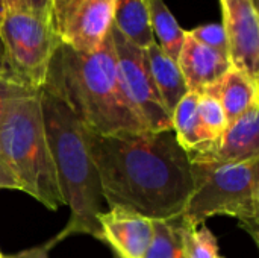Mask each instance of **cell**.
Instances as JSON below:
<instances>
[{"instance_id":"6da1fadb","label":"cell","mask_w":259,"mask_h":258,"mask_svg":"<svg viewBox=\"0 0 259 258\" xmlns=\"http://www.w3.org/2000/svg\"><path fill=\"white\" fill-rule=\"evenodd\" d=\"M85 138L109 208L150 220L182 216L194 181L190 155L173 131L100 135L85 128Z\"/></svg>"},{"instance_id":"7a4b0ae2","label":"cell","mask_w":259,"mask_h":258,"mask_svg":"<svg viewBox=\"0 0 259 258\" xmlns=\"http://www.w3.org/2000/svg\"><path fill=\"white\" fill-rule=\"evenodd\" d=\"M42 88L61 97L80 123L100 135L149 131L120 79L111 30L93 53L59 44Z\"/></svg>"},{"instance_id":"2e32d148","label":"cell","mask_w":259,"mask_h":258,"mask_svg":"<svg viewBox=\"0 0 259 258\" xmlns=\"http://www.w3.org/2000/svg\"><path fill=\"white\" fill-rule=\"evenodd\" d=\"M199 99L200 94L188 91L171 114V129L188 154L209 143L199 117Z\"/></svg>"},{"instance_id":"277c9868","label":"cell","mask_w":259,"mask_h":258,"mask_svg":"<svg viewBox=\"0 0 259 258\" xmlns=\"http://www.w3.org/2000/svg\"><path fill=\"white\" fill-rule=\"evenodd\" d=\"M0 160L20 190L50 211L64 205L55 164L46 138L39 93L14 100L0 122Z\"/></svg>"},{"instance_id":"8fae6325","label":"cell","mask_w":259,"mask_h":258,"mask_svg":"<svg viewBox=\"0 0 259 258\" xmlns=\"http://www.w3.org/2000/svg\"><path fill=\"white\" fill-rule=\"evenodd\" d=\"M102 242L108 243L115 257L144 258L152 240V220L124 208L114 207L100 213Z\"/></svg>"},{"instance_id":"44dd1931","label":"cell","mask_w":259,"mask_h":258,"mask_svg":"<svg viewBox=\"0 0 259 258\" xmlns=\"http://www.w3.org/2000/svg\"><path fill=\"white\" fill-rule=\"evenodd\" d=\"M39 90H33L17 79H14L8 73L0 75V122L3 120L9 105L17 99H24L38 94Z\"/></svg>"},{"instance_id":"e0dca14e","label":"cell","mask_w":259,"mask_h":258,"mask_svg":"<svg viewBox=\"0 0 259 258\" xmlns=\"http://www.w3.org/2000/svg\"><path fill=\"white\" fill-rule=\"evenodd\" d=\"M146 5L156 44L167 56L178 62L185 40V30L179 26L164 0H146Z\"/></svg>"},{"instance_id":"ac0fdd59","label":"cell","mask_w":259,"mask_h":258,"mask_svg":"<svg viewBox=\"0 0 259 258\" xmlns=\"http://www.w3.org/2000/svg\"><path fill=\"white\" fill-rule=\"evenodd\" d=\"M152 240L144 258H185L181 239V216L173 220H152Z\"/></svg>"},{"instance_id":"f1b7e54d","label":"cell","mask_w":259,"mask_h":258,"mask_svg":"<svg viewBox=\"0 0 259 258\" xmlns=\"http://www.w3.org/2000/svg\"><path fill=\"white\" fill-rule=\"evenodd\" d=\"M252 2H253V3H255V5H256V0H252Z\"/></svg>"},{"instance_id":"30bf717a","label":"cell","mask_w":259,"mask_h":258,"mask_svg":"<svg viewBox=\"0 0 259 258\" xmlns=\"http://www.w3.org/2000/svg\"><path fill=\"white\" fill-rule=\"evenodd\" d=\"M188 155L200 163H241L259 157V103L231 123L217 141Z\"/></svg>"},{"instance_id":"ba28073f","label":"cell","mask_w":259,"mask_h":258,"mask_svg":"<svg viewBox=\"0 0 259 258\" xmlns=\"http://www.w3.org/2000/svg\"><path fill=\"white\" fill-rule=\"evenodd\" d=\"M117 0H52V21L62 44L96 52L112 27Z\"/></svg>"},{"instance_id":"4316f807","label":"cell","mask_w":259,"mask_h":258,"mask_svg":"<svg viewBox=\"0 0 259 258\" xmlns=\"http://www.w3.org/2000/svg\"><path fill=\"white\" fill-rule=\"evenodd\" d=\"M3 15H5V2L0 0V23H2V20H3Z\"/></svg>"},{"instance_id":"d6986e66","label":"cell","mask_w":259,"mask_h":258,"mask_svg":"<svg viewBox=\"0 0 259 258\" xmlns=\"http://www.w3.org/2000/svg\"><path fill=\"white\" fill-rule=\"evenodd\" d=\"M181 239L185 258H225L217 237L205 224L194 227L181 216Z\"/></svg>"},{"instance_id":"cb8c5ba5","label":"cell","mask_w":259,"mask_h":258,"mask_svg":"<svg viewBox=\"0 0 259 258\" xmlns=\"http://www.w3.org/2000/svg\"><path fill=\"white\" fill-rule=\"evenodd\" d=\"M0 189H8V190H20V186L11 170L6 167V164L0 160Z\"/></svg>"},{"instance_id":"4fadbf2b","label":"cell","mask_w":259,"mask_h":258,"mask_svg":"<svg viewBox=\"0 0 259 258\" xmlns=\"http://www.w3.org/2000/svg\"><path fill=\"white\" fill-rule=\"evenodd\" d=\"M258 82L246 73L231 67L220 82L208 90L219 99L226 114L228 125L234 123L253 105L259 103Z\"/></svg>"},{"instance_id":"3957f363","label":"cell","mask_w":259,"mask_h":258,"mask_svg":"<svg viewBox=\"0 0 259 258\" xmlns=\"http://www.w3.org/2000/svg\"><path fill=\"white\" fill-rule=\"evenodd\" d=\"M39 105L59 192L64 205L70 208L68 224L50 243L55 246L71 234H87L102 240L99 216L103 195L85 128L70 106L46 88L39 90Z\"/></svg>"},{"instance_id":"484cf974","label":"cell","mask_w":259,"mask_h":258,"mask_svg":"<svg viewBox=\"0 0 259 258\" xmlns=\"http://www.w3.org/2000/svg\"><path fill=\"white\" fill-rule=\"evenodd\" d=\"M2 73H8V65H6V58H5V47H3V43L0 38V75Z\"/></svg>"},{"instance_id":"7c38bea8","label":"cell","mask_w":259,"mask_h":258,"mask_svg":"<svg viewBox=\"0 0 259 258\" xmlns=\"http://www.w3.org/2000/svg\"><path fill=\"white\" fill-rule=\"evenodd\" d=\"M178 65L191 93L203 94L220 82L232 67L229 55L200 44L185 32V40L178 58Z\"/></svg>"},{"instance_id":"ffe728a7","label":"cell","mask_w":259,"mask_h":258,"mask_svg":"<svg viewBox=\"0 0 259 258\" xmlns=\"http://www.w3.org/2000/svg\"><path fill=\"white\" fill-rule=\"evenodd\" d=\"M199 117H200L203 131H205L209 143L217 141L223 135L226 128L229 126L226 114H225L219 99L209 91L200 94V99H199Z\"/></svg>"},{"instance_id":"d4e9b609","label":"cell","mask_w":259,"mask_h":258,"mask_svg":"<svg viewBox=\"0 0 259 258\" xmlns=\"http://www.w3.org/2000/svg\"><path fill=\"white\" fill-rule=\"evenodd\" d=\"M53 245L49 243L47 246H39V248H33V249H27L23 251L17 255H3V258H47V251L52 248Z\"/></svg>"},{"instance_id":"5b68a950","label":"cell","mask_w":259,"mask_h":258,"mask_svg":"<svg viewBox=\"0 0 259 258\" xmlns=\"http://www.w3.org/2000/svg\"><path fill=\"white\" fill-rule=\"evenodd\" d=\"M194 189L184 219L197 227L214 216H231L258 243L259 157L241 163L191 161Z\"/></svg>"},{"instance_id":"603a6c76","label":"cell","mask_w":259,"mask_h":258,"mask_svg":"<svg viewBox=\"0 0 259 258\" xmlns=\"http://www.w3.org/2000/svg\"><path fill=\"white\" fill-rule=\"evenodd\" d=\"M3 2H5V9L26 11L52 20V0H3Z\"/></svg>"},{"instance_id":"83f0119b","label":"cell","mask_w":259,"mask_h":258,"mask_svg":"<svg viewBox=\"0 0 259 258\" xmlns=\"http://www.w3.org/2000/svg\"><path fill=\"white\" fill-rule=\"evenodd\" d=\"M0 258H3V254H2V252H0Z\"/></svg>"},{"instance_id":"52a82bcc","label":"cell","mask_w":259,"mask_h":258,"mask_svg":"<svg viewBox=\"0 0 259 258\" xmlns=\"http://www.w3.org/2000/svg\"><path fill=\"white\" fill-rule=\"evenodd\" d=\"M111 38L124 91L147 129L152 132L173 131L171 117L155 87L144 50L131 44L114 26L111 27Z\"/></svg>"},{"instance_id":"8992f818","label":"cell","mask_w":259,"mask_h":258,"mask_svg":"<svg viewBox=\"0 0 259 258\" xmlns=\"http://www.w3.org/2000/svg\"><path fill=\"white\" fill-rule=\"evenodd\" d=\"M0 38L8 73L18 82L41 90L53 53L61 44L52 20L26 11L5 9Z\"/></svg>"},{"instance_id":"9a60e30c","label":"cell","mask_w":259,"mask_h":258,"mask_svg":"<svg viewBox=\"0 0 259 258\" xmlns=\"http://www.w3.org/2000/svg\"><path fill=\"white\" fill-rule=\"evenodd\" d=\"M112 26L138 49L155 43L146 0H117Z\"/></svg>"},{"instance_id":"9c48e42d","label":"cell","mask_w":259,"mask_h":258,"mask_svg":"<svg viewBox=\"0 0 259 258\" xmlns=\"http://www.w3.org/2000/svg\"><path fill=\"white\" fill-rule=\"evenodd\" d=\"M231 65L259 81V18L252 0H220Z\"/></svg>"},{"instance_id":"7402d4cb","label":"cell","mask_w":259,"mask_h":258,"mask_svg":"<svg viewBox=\"0 0 259 258\" xmlns=\"http://www.w3.org/2000/svg\"><path fill=\"white\" fill-rule=\"evenodd\" d=\"M190 36H193L196 41H199L203 46H208L214 50H219L222 53H228V36L222 24L209 23L203 26H197L191 30H187Z\"/></svg>"},{"instance_id":"f546056e","label":"cell","mask_w":259,"mask_h":258,"mask_svg":"<svg viewBox=\"0 0 259 258\" xmlns=\"http://www.w3.org/2000/svg\"><path fill=\"white\" fill-rule=\"evenodd\" d=\"M114 258H118V257H115V255H114Z\"/></svg>"},{"instance_id":"5bb4252c","label":"cell","mask_w":259,"mask_h":258,"mask_svg":"<svg viewBox=\"0 0 259 258\" xmlns=\"http://www.w3.org/2000/svg\"><path fill=\"white\" fill-rule=\"evenodd\" d=\"M144 56H146L152 79L155 82V87L161 96V100L167 113L171 117L178 103L188 93L181 68L176 61H173L170 56H167L161 50L156 41L150 44L147 49H144Z\"/></svg>"}]
</instances>
